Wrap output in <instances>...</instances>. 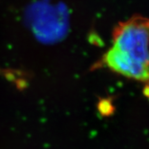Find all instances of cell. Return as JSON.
<instances>
[{"mask_svg": "<svg viewBox=\"0 0 149 149\" xmlns=\"http://www.w3.org/2000/svg\"><path fill=\"white\" fill-rule=\"evenodd\" d=\"M113 42L97 66L149 84V18L136 15L120 22L113 32Z\"/></svg>", "mask_w": 149, "mask_h": 149, "instance_id": "6da1fadb", "label": "cell"}]
</instances>
